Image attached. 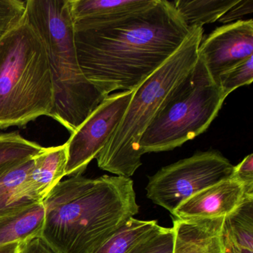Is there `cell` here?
I'll return each mask as SVG.
<instances>
[{"label":"cell","mask_w":253,"mask_h":253,"mask_svg":"<svg viewBox=\"0 0 253 253\" xmlns=\"http://www.w3.org/2000/svg\"><path fill=\"white\" fill-rule=\"evenodd\" d=\"M45 222L43 204H35L0 217V247L12 243L24 244L41 237Z\"/></svg>","instance_id":"obj_14"},{"label":"cell","mask_w":253,"mask_h":253,"mask_svg":"<svg viewBox=\"0 0 253 253\" xmlns=\"http://www.w3.org/2000/svg\"><path fill=\"white\" fill-rule=\"evenodd\" d=\"M26 12V1L0 0V38L20 23Z\"/></svg>","instance_id":"obj_22"},{"label":"cell","mask_w":253,"mask_h":253,"mask_svg":"<svg viewBox=\"0 0 253 253\" xmlns=\"http://www.w3.org/2000/svg\"><path fill=\"white\" fill-rule=\"evenodd\" d=\"M68 161L66 143L44 148L34 158V164L25 181L28 196L36 204L42 203L49 192L66 176Z\"/></svg>","instance_id":"obj_12"},{"label":"cell","mask_w":253,"mask_h":253,"mask_svg":"<svg viewBox=\"0 0 253 253\" xmlns=\"http://www.w3.org/2000/svg\"><path fill=\"white\" fill-rule=\"evenodd\" d=\"M232 178L245 188L247 195H253V155L246 157L239 164L234 166Z\"/></svg>","instance_id":"obj_23"},{"label":"cell","mask_w":253,"mask_h":253,"mask_svg":"<svg viewBox=\"0 0 253 253\" xmlns=\"http://www.w3.org/2000/svg\"><path fill=\"white\" fill-rule=\"evenodd\" d=\"M253 81V57L232 68L219 76L216 84L225 97L243 85H250Z\"/></svg>","instance_id":"obj_20"},{"label":"cell","mask_w":253,"mask_h":253,"mask_svg":"<svg viewBox=\"0 0 253 253\" xmlns=\"http://www.w3.org/2000/svg\"><path fill=\"white\" fill-rule=\"evenodd\" d=\"M54 101L45 43L26 14L0 38V129L49 117Z\"/></svg>","instance_id":"obj_3"},{"label":"cell","mask_w":253,"mask_h":253,"mask_svg":"<svg viewBox=\"0 0 253 253\" xmlns=\"http://www.w3.org/2000/svg\"><path fill=\"white\" fill-rule=\"evenodd\" d=\"M238 0H177L174 8L188 27H202L217 21Z\"/></svg>","instance_id":"obj_17"},{"label":"cell","mask_w":253,"mask_h":253,"mask_svg":"<svg viewBox=\"0 0 253 253\" xmlns=\"http://www.w3.org/2000/svg\"><path fill=\"white\" fill-rule=\"evenodd\" d=\"M174 236L172 228L160 226L128 253H172Z\"/></svg>","instance_id":"obj_21"},{"label":"cell","mask_w":253,"mask_h":253,"mask_svg":"<svg viewBox=\"0 0 253 253\" xmlns=\"http://www.w3.org/2000/svg\"><path fill=\"white\" fill-rule=\"evenodd\" d=\"M223 245L224 253H253V250L239 247L234 244L223 232Z\"/></svg>","instance_id":"obj_26"},{"label":"cell","mask_w":253,"mask_h":253,"mask_svg":"<svg viewBox=\"0 0 253 253\" xmlns=\"http://www.w3.org/2000/svg\"><path fill=\"white\" fill-rule=\"evenodd\" d=\"M134 91L108 96L77 128L66 142V176L81 175L104 147L119 125Z\"/></svg>","instance_id":"obj_8"},{"label":"cell","mask_w":253,"mask_h":253,"mask_svg":"<svg viewBox=\"0 0 253 253\" xmlns=\"http://www.w3.org/2000/svg\"><path fill=\"white\" fill-rule=\"evenodd\" d=\"M18 253H58L42 237H38L22 244Z\"/></svg>","instance_id":"obj_25"},{"label":"cell","mask_w":253,"mask_h":253,"mask_svg":"<svg viewBox=\"0 0 253 253\" xmlns=\"http://www.w3.org/2000/svg\"><path fill=\"white\" fill-rule=\"evenodd\" d=\"M34 158L0 178V217L36 204L28 196L24 187L26 177L33 167Z\"/></svg>","instance_id":"obj_15"},{"label":"cell","mask_w":253,"mask_h":253,"mask_svg":"<svg viewBox=\"0 0 253 253\" xmlns=\"http://www.w3.org/2000/svg\"><path fill=\"white\" fill-rule=\"evenodd\" d=\"M223 232L236 245L253 250V196L224 217Z\"/></svg>","instance_id":"obj_19"},{"label":"cell","mask_w":253,"mask_h":253,"mask_svg":"<svg viewBox=\"0 0 253 253\" xmlns=\"http://www.w3.org/2000/svg\"><path fill=\"white\" fill-rule=\"evenodd\" d=\"M203 38L204 29L194 27L179 49L134 90L121 123L96 157L99 168L130 178L142 165L140 139L173 90L195 67Z\"/></svg>","instance_id":"obj_5"},{"label":"cell","mask_w":253,"mask_h":253,"mask_svg":"<svg viewBox=\"0 0 253 253\" xmlns=\"http://www.w3.org/2000/svg\"><path fill=\"white\" fill-rule=\"evenodd\" d=\"M234 166L217 150L198 152L163 167L149 177L146 195L173 214L186 200L209 186L231 178Z\"/></svg>","instance_id":"obj_7"},{"label":"cell","mask_w":253,"mask_h":253,"mask_svg":"<svg viewBox=\"0 0 253 253\" xmlns=\"http://www.w3.org/2000/svg\"><path fill=\"white\" fill-rule=\"evenodd\" d=\"M20 243H12L0 247V253H18L20 249Z\"/></svg>","instance_id":"obj_27"},{"label":"cell","mask_w":253,"mask_h":253,"mask_svg":"<svg viewBox=\"0 0 253 253\" xmlns=\"http://www.w3.org/2000/svg\"><path fill=\"white\" fill-rule=\"evenodd\" d=\"M26 14L48 54L54 97L49 117L72 134L107 97L80 67L69 0H27Z\"/></svg>","instance_id":"obj_4"},{"label":"cell","mask_w":253,"mask_h":253,"mask_svg":"<svg viewBox=\"0 0 253 253\" xmlns=\"http://www.w3.org/2000/svg\"><path fill=\"white\" fill-rule=\"evenodd\" d=\"M193 29L167 0H157L150 8L117 21L74 25L80 67L106 97L115 91H134L179 49Z\"/></svg>","instance_id":"obj_1"},{"label":"cell","mask_w":253,"mask_h":253,"mask_svg":"<svg viewBox=\"0 0 253 253\" xmlns=\"http://www.w3.org/2000/svg\"><path fill=\"white\" fill-rule=\"evenodd\" d=\"M157 0H69L74 25H96L117 21L144 11Z\"/></svg>","instance_id":"obj_13"},{"label":"cell","mask_w":253,"mask_h":253,"mask_svg":"<svg viewBox=\"0 0 253 253\" xmlns=\"http://www.w3.org/2000/svg\"><path fill=\"white\" fill-rule=\"evenodd\" d=\"M253 11V0H238V2L226 11L218 21L224 25L230 24L239 21L240 19L247 14H252Z\"/></svg>","instance_id":"obj_24"},{"label":"cell","mask_w":253,"mask_h":253,"mask_svg":"<svg viewBox=\"0 0 253 253\" xmlns=\"http://www.w3.org/2000/svg\"><path fill=\"white\" fill-rule=\"evenodd\" d=\"M245 188L233 178L209 186L182 203L173 213L182 220L225 217L244 201Z\"/></svg>","instance_id":"obj_10"},{"label":"cell","mask_w":253,"mask_h":253,"mask_svg":"<svg viewBox=\"0 0 253 253\" xmlns=\"http://www.w3.org/2000/svg\"><path fill=\"white\" fill-rule=\"evenodd\" d=\"M198 55L213 80L253 57V21L239 20L223 25L203 38Z\"/></svg>","instance_id":"obj_9"},{"label":"cell","mask_w":253,"mask_h":253,"mask_svg":"<svg viewBox=\"0 0 253 253\" xmlns=\"http://www.w3.org/2000/svg\"><path fill=\"white\" fill-rule=\"evenodd\" d=\"M42 237L58 253H93L139 211L128 177L72 176L42 201Z\"/></svg>","instance_id":"obj_2"},{"label":"cell","mask_w":253,"mask_h":253,"mask_svg":"<svg viewBox=\"0 0 253 253\" xmlns=\"http://www.w3.org/2000/svg\"><path fill=\"white\" fill-rule=\"evenodd\" d=\"M44 148L18 132L0 134V178L23 163L33 159Z\"/></svg>","instance_id":"obj_18"},{"label":"cell","mask_w":253,"mask_h":253,"mask_svg":"<svg viewBox=\"0 0 253 253\" xmlns=\"http://www.w3.org/2000/svg\"><path fill=\"white\" fill-rule=\"evenodd\" d=\"M160 226L157 220L131 217L93 253H128Z\"/></svg>","instance_id":"obj_16"},{"label":"cell","mask_w":253,"mask_h":253,"mask_svg":"<svg viewBox=\"0 0 253 253\" xmlns=\"http://www.w3.org/2000/svg\"><path fill=\"white\" fill-rule=\"evenodd\" d=\"M172 253H224V217L182 220L172 217Z\"/></svg>","instance_id":"obj_11"},{"label":"cell","mask_w":253,"mask_h":253,"mask_svg":"<svg viewBox=\"0 0 253 253\" xmlns=\"http://www.w3.org/2000/svg\"><path fill=\"white\" fill-rule=\"evenodd\" d=\"M226 97L202 59L173 90L140 140L143 155L180 147L207 131Z\"/></svg>","instance_id":"obj_6"}]
</instances>
